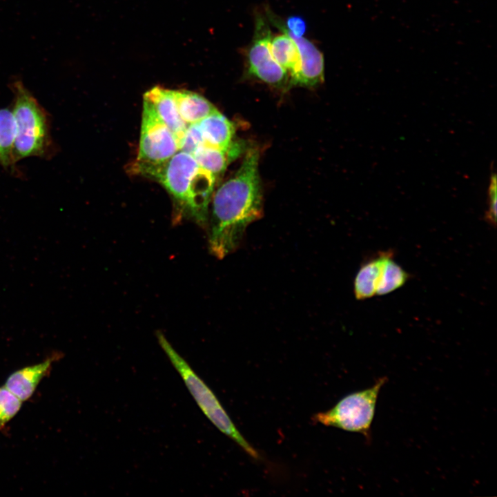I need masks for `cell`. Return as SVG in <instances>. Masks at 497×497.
<instances>
[{
  "mask_svg": "<svg viewBox=\"0 0 497 497\" xmlns=\"http://www.w3.org/2000/svg\"><path fill=\"white\" fill-rule=\"evenodd\" d=\"M259 151L250 148L235 174L213 195L208 244L222 259L239 246L246 227L262 214Z\"/></svg>",
  "mask_w": 497,
  "mask_h": 497,
  "instance_id": "cell-1",
  "label": "cell"
},
{
  "mask_svg": "<svg viewBox=\"0 0 497 497\" xmlns=\"http://www.w3.org/2000/svg\"><path fill=\"white\" fill-rule=\"evenodd\" d=\"M133 170L153 178L168 191L175 201L177 221L186 218L206 226L216 177L202 168L191 154L178 150L159 164L135 162Z\"/></svg>",
  "mask_w": 497,
  "mask_h": 497,
  "instance_id": "cell-2",
  "label": "cell"
},
{
  "mask_svg": "<svg viewBox=\"0 0 497 497\" xmlns=\"http://www.w3.org/2000/svg\"><path fill=\"white\" fill-rule=\"evenodd\" d=\"M12 90L16 127L14 162L29 157H50L54 154L55 146L48 114L21 81L13 82Z\"/></svg>",
  "mask_w": 497,
  "mask_h": 497,
  "instance_id": "cell-3",
  "label": "cell"
},
{
  "mask_svg": "<svg viewBox=\"0 0 497 497\" xmlns=\"http://www.w3.org/2000/svg\"><path fill=\"white\" fill-rule=\"evenodd\" d=\"M156 337L160 347L208 419L249 456L260 460L261 457L258 451L241 434L213 391L173 348L164 333L159 331L156 333Z\"/></svg>",
  "mask_w": 497,
  "mask_h": 497,
  "instance_id": "cell-4",
  "label": "cell"
},
{
  "mask_svg": "<svg viewBox=\"0 0 497 497\" xmlns=\"http://www.w3.org/2000/svg\"><path fill=\"white\" fill-rule=\"evenodd\" d=\"M387 380L386 376L379 378L371 387L347 395L329 410L314 415L312 420L325 426L361 433L371 440L378 397Z\"/></svg>",
  "mask_w": 497,
  "mask_h": 497,
  "instance_id": "cell-5",
  "label": "cell"
},
{
  "mask_svg": "<svg viewBox=\"0 0 497 497\" xmlns=\"http://www.w3.org/2000/svg\"><path fill=\"white\" fill-rule=\"evenodd\" d=\"M178 150L177 137L158 117L152 105L144 99L139 153L135 162L159 164Z\"/></svg>",
  "mask_w": 497,
  "mask_h": 497,
  "instance_id": "cell-6",
  "label": "cell"
},
{
  "mask_svg": "<svg viewBox=\"0 0 497 497\" xmlns=\"http://www.w3.org/2000/svg\"><path fill=\"white\" fill-rule=\"evenodd\" d=\"M271 39V33L267 23L258 16L254 37L247 52L248 72L271 86L282 88L287 84L288 74L273 57Z\"/></svg>",
  "mask_w": 497,
  "mask_h": 497,
  "instance_id": "cell-7",
  "label": "cell"
},
{
  "mask_svg": "<svg viewBox=\"0 0 497 497\" xmlns=\"http://www.w3.org/2000/svg\"><path fill=\"white\" fill-rule=\"evenodd\" d=\"M273 23L295 42L300 58L298 70L290 76L289 83L304 86H314L324 80V57L322 53L309 40L295 37L273 15L269 14Z\"/></svg>",
  "mask_w": 497,
  "mask_h": 497,
  "instance_id": "cell-8",
  "label": "cell"
},
{
  "mask_svg": "<svg viewBox=\"0 0 497 497\" xmlns=\"http://www.w3.org/2000/svg\"><path fill=\"white\" fill-rule=\"evenodd\" d=\"M57 358L55 354L41 362L13 372L7 378L5 386L23 402L28 400Z\"/></svg>",
  "mask_w": 497,
  "mask_h": 497,
  "instance_id": "cell-9",
  "label": "cell"
},
{
  "mask_svg": "<svg viewBox=\"0 0 497 497\" xmlns=\"http://www.w3.org/2000/svg\"><path fill=\"white\" fill-rule=\"evenodd\" d=\"M144 99L152 105L158 117L174 133L179 141L188 125L179 115L173 95V90L155 86L145 92Z\"/></svg>",
  "mask_w": 497,
  "mask_h": 497,
  "instance_id": "cell-10",
  "label": "cell"
},
{
  "mask_svg": "<svg viewBox=\"0 0 497 497\" xmlns=\"http://www.w3.org/2000/svg\"><path fill=\"white\" fill-rule=\"evenodd\" d=\"M243 148V144L238 142H233L227 150L203 144L191 155L202 168L216 177L225 170L231 160L242 153Z\"/></svg>",
  "mask_w": 497,
  "mask_h": 497,
  "instance_id": "cell-11",
  "label": "cell"
},
{
  "mask_svg": "<svg viewBox=\"0 0 497 497\" xmlns=\"http://www.w3.org/2000/svg\"><path fill=\"white\" fill-rule=\"evenodd\" d=\"M197 124L205 144L227 150L233 144L234 127L218 110L209 115Z\"/></svg>",
  "mask_w": 497,
  "mask_h": 497,
  "instance_id": "cell-12",
  "label": "cell"
},
{
  "mask_svg": "<svg viewBox=\"0 0 497 497\" xmlns=\"http://www.w3.org/2000/svg\"><path fill=\"white\" fill-rule=\"evenodd\" d=\"M179 115L187 124L197 123L217 111L216 108L203 96L186 90H173Z\"/></svg>",
  "mask_w": 497,
  "mask_h": 497,
  "instance_id": "cell-13",
  "label": "cell"
},
{
  "mask_svg": "<svg viewBox=\"0 0 497 497\" xmlns=\"http://www.w3.org/2000/svg\"><path fill=\"white\" fill-rule=\"evenodd\" d=\"M391 253L381 252L362 265L354 280V293L358 300L370 298L376 294L383 264Z\"/></svg>",
  "mask_w": 497,
  "mask_h": 497,
  "instance_id": "cell-14",
  "label": "cell"
},
{
  "mask_svg": "<svg viewBox=\"0 0 497 497\" xmlns=\"http://www.w3.org/2000/svg\"><path fill=\"white\" fill-rule=\"evenodd\" d=\"M270 48L275 61L289 72L290 76L298 70L300 64L299 50L289 35L284 32L271 38Z\"/></svg>",
  "mask_w": 497,
  "mask_h": 497,
  "instance_id": "cell-15",
  "label": "cell"
},
{
  "mask_svg": "<svg viewBox=\"0 0 497 497\" xmlns=\"http://www.w3.org/2000/svg\"><path fill=\"white\" fill-rule=\"evenodd\" d=\"M16 135L15 121L12 109H0V165L12 168L15 162L13 157Z\"/></svg>",
  "mask_w": 497,
  "mask_h": 497,
  "instance_id": "cell-16",
  "label": "cell"
},
{
  "mask_svg": "<svg viewBox=\"0 0 497 497\" xmlns=\"http://www.w3.org/2000/svg\"><path fill=\"white\" fill-rule=\"evenodd\" d=\"M409 275L393 259L391 253L384 261L376 288V294L384 295L402 286Z\"/></svg>",
  "mask_w": 497,
  "mask_h": 497,
  "instance_id": "cell-17",
  "label": "cell"
},
{
  "mask_svg": "<svg viewBox=\"0 0 497 497\" xmlns=\"http://www.w3.org/2000/svg\"><path fill=\"white\" fill-rule=\"evenodd\" d=\"M23 404L5 385L0 387V430L19 411Z\"/></svg>",
  "mask_w": 497,
  "mask_h": 497,
  "instance_id": "cell-18",
  "label": "cell"
},
{
  "mask_svg": "<svg viewBox=\"0 0 497 497\" xmlns=\"http://www.w3.org/2000/svg\"><path fill=\"white\" fill-rule=\"evenodd\" d=\"M179 150L191 155L200 146L205 144L202 131L197 123L189 124L182 137L179 139Z\"/></svg>",
  "mask_w": 497,
  "mask_h": 497,
  "instance_id": "cell-19",
  "label": "cell"
},
{
  "mask_svg": "<svg viewBox=\"0 0 497 497\" xmlns=\"http://www.w3.org/2000/svg\"><path fill=\"white\" fill-rule=\"evenodd\" d=\"M489 183L487 190V209L485 212V220L492 226L496 224V200H497V182L496 175L494 166H491Z\"/></svg>",
  "mask_w": 497,
  "mask_h": 497,
  "instance_id": "cell-20",
  "label": "cell"
},
{
  "mask_svg": "<svg viewBox=\"0 0 497 497\" xmlns=\"http://www.w3.org/2000/svg\"><path fill=\"white\" fill-rule=\"evenodd\" d=\"M286 29L295 37H303L306 30V25L304 20L298 16H292L288 18Z\"/></svg>",
  "mask_w": 497,
  "mask_h": 497,
  "instance_id": "cell-21",
  "label": "cell"
}]
</instances>
